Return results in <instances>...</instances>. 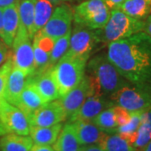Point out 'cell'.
Here are the masks:
<instances>
[{
	"label": "cell",
	"mask_w": 151,
	"mask_h": 151,
	"mask_svg": "<svg viewBox=\"0 0 151 151\" xmlns=\"http://www.w3.org/2000/svg\"><path fill=\"white\" fill-rule=\"evenodd\" d=\"M13 66H14V61H13V53H12V55L9 57V59L3 65H0V101L4 99V92H5L7 81Z\"/></svg>",
	"instance_id": "f1b7e54d"
},
{
	"label": "cell",
	"mask_w": 151,
	"mask_h": 151,
	"mask_svg": "<svg viewBox=\"0 0 151 151\" xmlns=\"http://www.w3.org/2000/svg\"><path fill=\"white\" fill-rule=\"evenodd\" d=\"M119 9L132 18L143 20L151 14V0H125Z\"/></svg>",
	"instance_id": "7402d4cb"
},
{
	"label": "cell",
	"mask_w": 151,
	"mask_h": 151,
	"mask_svg": "<svg viewBox=\"0 0 151 151\" xmlns=\"http://www.w3.org/2000/svg\"><path fill=\"white\" fill-rule=\"evenodd\" d=\"M70 35H71V29H70L65 35L56 40L50 55L49 65L50 68H52L59 61V60L67 52L70 45Z\"/></svg>",
	"instance_id": "4316f807"
},
{
	"label": "cell",
	"mask_w": 151,
	"mask_h": 151,
	"mask_svg": "<svg viewBox=\"0 0 151 151\" xmlns=\"http://www.w3.org/2000/svg\"><path fill=\"white\" fill-rule=\"evenodd\" d=\"M26 77L27 75L24 71L14 65L13 66L7 81L4 92V99L8 103L17 107L21 92L25 85Z\"/></svg>",
	"instance_id": "e0dca14e"
},
{
	"label": "cell",
	"mask_w": 151,
	"mask_h": 151,
	"mask_svg": "<svg viewBox=\"0 0 151 151\" xmlns=\"http://www.w3.org/2000/svg\"><path fill=\"white\" fill-rule=\"evenodd\" d=\"M104 151H136L134 146L122 138L119 134H105L98 144Z\"/></svg>",
	"instance_id": "d4e9b609"
},
{
	"label": "cell",
	"mask_w": 151,
	"mask_h": 151,
	"mask_svg": "<svg viewBox=\"0 0 151 151\" xmlns=\"http://www.w3.org/2000/svg\"><path fill=\"white\" fill-rule=\"evenodd\" d=\"M0 118L8 133L29 135L31 125L24 113L5 99L0 101Z\"/></svg>",
	"instance_id": "9c48e42d"
},
{
	"label": "cell",
	"mask_w": 151,
	"mask_h": 151,
	"mask_svg": "<svg viewBox=\"0 0 151 151\" xmlns=\"http://www.w3.org/2000/svg\"><path fill=\"white\" fill-rule=\"evenodd\" d=\"M12 55V52L9 50V47L6 45L5 44L3 43L0 45V65H2L9 57Z\"/></svg>",
	"instance_id": "d6a6232c"
},
{
	"label": "cell",
	"mask_w": 151,
	"mask_h": 151,
	"mask_svg": "<svg viewBox=\"0 0 151 151\" xmlns=\"http://www.w3.org/2000/svg\"><path fill=\"white\" fill-rule=\"evenodd\" d=\"M31 38L26 28L19 22V29L12 47L14 65L24 71L27 76L35 73V55Z\"/></svg>",
	"instance_id": "52a82bcc"
},
{
	"label": "cell",
	"mask_w": 151,
	"mask_h": 151,
	"mask_svg": "<svg viewBox=\"0 0 151 151\" xmlns=\"http://www.w3.org/2000/svg\"><path fill=\"white\" fill-rule=\"evenodd\" d=\"M125 0H105L106 4L109 9H119L120 6L123 4Z\"/></svg>",
	"instance_id": "e575fe53"
},
{
	"label": "cell",
	"mask_w": 151,
	"mask_h": 151,
	"mask_svg": "<svg viewBox=\"0 0 151 151\" xmlns=\"http://www.w3.org/2000/svg\"><path fill=\"white\" fill-rule=\"evenodd\" d=\"M88 60L65 53L51 68V72L59 91L60 97L80 83L85 75Z\"/></svg>",
	"instance_id": "3957f363"
},
{
	"label": "cell",
	"mask_w": 151,
	"mask_h": 151,
	"mask_svg": "<svg viewBox=\"0 0 151 151\" xmlns=\"http://www.w3.org/2000/svg\"><path fill=\"white\" fill-rule=\"evenodd\" d=\"M107 57L130 83L151 86V37L145 31L108 44Z\"/></svg>",
	"instance_id": "6da1fadb"
},
{
	"label": "cell",
	"mask_w": 151,
	"mask_h": 151,
	"mask_svg": "<svg viewBox=\"0 0 151 151\" xmlns=\"http://www.w3.org/2000/svg\"><path fill=\"white\" fill-rule=\"evenodd\" d=\"M3 43H4V41H3V40H2V39L0 38V45H2Z\"/></svg>",
	"instance_id": "ee69618b"
},
{
	"label": "cell",
	"mask_w": 151,
	"mask_h": 151,
	"mask_svg": "<svg viewBox=\"0 0 151 151\" xmlns=\"http://www.w3.org/2000/svg\"><path fill=\"white\" fill-rule=\"evenodd\" d=\"M73 10L68 4H60L55 9L46 24L40 30L42 35L58 40L70 29Z\"/></svg>",
	"instance_id": "30bf717a"
},
{
	"label": "cell",
	"mask_w": 151,
	"mask_h": 151,
	"mask_svg": "<svg viewBox=\"0 0 151 151\" xmlns=\"http://www.w3.org/2000/svg\"><path fill=\"white\" fill-rule=\"evenodd\" d=\"M142 151H151V141L143 149Z\"/></svg>",
	"instance_id": "7bdbcfd3"
},
{
	"label": "cell",
	"mask_w": 151,
	"mask_h": 151,
	"mask_svg": "<svg viewBox=\"0 0 151 151\" xmlns=\"http://www.w3.org/2000/svg\"><path fill=\"white\" fill-rule=\"evenodd\" d=\"M87 69L90 73L87 76L90 82L88 97L111 96L121 87L130 83L108 59L107 55L93 57L89 61Z\"/></svg>",
	"instance_id": "7a4b0ae2"
},
{
	"label": "cell",
	"mask_w": 151,
	"mask_h": 151,
	"mask_svg": "<svg viewBox=\"0 0 151 151\" xmlns=\"http://www.w3.org/2000/svg\"><path fill=\"white\" fill-rule=\"evenodd\" d=\"M67 119L65 110L60 100L45 103L29 116V121L31 126L50 127L60 124Z\"/></svg>",
	"instance_id": "8fae6325"
},
{
	"label": "cell",
	"mask_w": 151,
	"mask_h": 151,
	"mask_svg": "<svg viewBox=\"0 0 151 151\" xmlns=\"http://www.w3.org/2000/svg\"><path fill=\"white\" fill-rule=\"evenodd\" d=\"M45 103L32 81L27 76L17 108L22 110L29 119V116Z\"/></svg>",
	"instance_id": "9a60e30c"
},
{
	"label": "cell",
	"mask_w": 151,
	"mask_h": 151,
	"mask_svg": "<svg viewBox=\"0 0 151 151\" xmlns=\"http://www.w3.org/2000/svg\"><path fill=\"white\" fill-rule=\"evenodd\" d=\"M35 0H19L18 4L19 22L26 28L30 38H34L35 35Z\"/></svg>",
	"instance_id": "603a6c76"
},
{
	"label": "cell",
	"mask_w": 151,
	"mask_h": 151,
	"mask_svg": "<svg viewBox=\"0 0 151 151\" xmlns=\"http://www.w3.org/2000/svg\"><path fill=\"white\" fill-rule=\"evenodd\" d=\"M113 109L114 118L116 120V123L118 124V127L123 126L129 122L130 118H131V113L129 111H128L125 108L118 106V105L113 107Z\"/></svg>",
	"instance_id": "1f68e13d"
},
{
	"label": "cell",
	"mask_w": 151,
	"mask_h": 151,
	"mask_svg": "<svg viewBox=\"0 0 151 151\" xmlns=\"http://www.w3.org/2000/svg\"><path fill=\"white\" fill-rule=\"evenodd\" d=\"M3 14H4L3 41L9 48H10L13 45L19 25L18 4H14L4 8L3 9Z\"/></svg>",
	"instance_id": "ac0fdd59"
},
{
	"label": "cell",
	"mask_w": 151,
	"mask_h": 151,
	"mask_svg": "<svg viewBox=\"0 0 151 151\" xmlns=\"http://www.w3.org/2000/svg\"><path fill=\"white\" fill-rule=\"evenodd\" d=\"M112 106L113 103L107 101L103 97H87L81 107L68 119L69 122L72 123L76 120L91 121L103 110Z\"/></svg>",
	"instance_id": "5bb4252c"
},
{
	"label": "cell",
	"mask_w": 151,
	"mask_h": 151,
	"mask_svg": "<svg viewBox=\"0 0 151 151\" xmlns=\"http://www.w3.org/2000/svg\"><path fill=\"white\" fill-rule=\"evenodd\" d=\"M19 2V0H0V8L4 9L6 7L18 4Z\"/></svg>",
	"instance_id": "f35d334b"
},
{
	"label": "cell",
	"mask_w": 151,
	"mask_h": 151,
	"mask_svg": "<svg viewBox=\"0 0 151 151\" xmlns=\"http://www.w3.org/2000/svg\"><path fill=\"white\" fill-rule=\"evenodd\" d=\"M72 124L81 145L99 144L106 134L92 121L76 120Z\"/></svg>",
	"instance_id": "2e32d148"
},
{
	"label": "cell",
	"mask_w": 151,
	"mask_h": 151,
	"mask_svg": "<svg viewBox=\"0 0 151 151\" xmlns=\"http://www.w3.org/2000/svg\"><path fill=\"white\" fill-rule=\"evenodd\" d=\"M7 134H9V133L5 129L4 125L2 120H1V118H0V136H3V135Z\"/></svg>",
	"instance_id": "60d3db41"
},
{
	"label": "cell",
	"mask_w": 151,
	"mask_h": 151,
	"mask_svg": "<svg viewBox=\"0 0 151 151\" xmlns=\"http://www.w3.org/2000/svg\"><path fill=\"white\" fill-rule=\"evenodd\" d=\"M61 129L62 124L60 123L50 127L31 126L29 134L35 145H50L56 141Z\"/></svg>",
	"instance_id": "ffe728a7"
},
{
	"label": "cell",
	"mask_w": 151,
	"mask_h": 151,
	"mask_svg": "<svg viewBox=\"0 0 151 151\" xmlns=\"http://www.w3.org/2000/svg\"><path fill=\"white\" fill-rule=\"evenodd\" d=\"M54 11V4L48 0H35V30H40L46 24Z\"/></svg>",
	"instance_id": "cb8c5ba5"
},
{
	"label": "cell",
	"mask_w": 151,
	"mask_h": 151,
	"mask_svg": "<svg viewBox=\"0 0 151 151\" xmlns=\"http://www.w3.org/2000/svg\"><path fill=\"white\" fill-rule=\"evenodd\" d=\"M33 144L32 139L28 135L9 133L0 139V151H29Z\"/></svg>",
	"instance_id": "44dd1931"
},
{
	"label": "cell",
	"mask_w": 151,
	"mask_h": 151,
	"mask_svg": "<svg viewBox=\"0 0 151 151\" xmlns=\"http://www.w3.org/2000/svg\"><path fill=\"white\" fill-rule=\"evenodd\" d=\"M145 111H136L130 112L131 118L128 124L123 126H119L116 129L115 133H133L137 131L141 124V116Z\"/></svg>",
	"instance_id": "f546056e"
},
{
	"label": "cell",
	"mask_w": 151,
	"mask_h": 151,
	"mask_svg": "<svg viewBox=\"0 0 151 151\" xmlns=\"http://www.w3.org/2000/svg\"><path fill=\"white\" fill-rule=\"evenodd\" d=\"M113 104L129 112L147 111L151 108V86L129 83L110 96Z\"/></svg>",
	"instance_id": "5b68a950"
},
{
	"label": "cell",
	"mask_w": 151,
	"mask_h": 151,
	"mask_svg": "<svg viewBox=\"0 0 151 151\" xmlns=\"http://www.w3.org/2000/svg\"><path fill=\"white\" fill-rule=\"evenodd\" d=\"M145 20L132 18L119 9H113L105 26L100 29L102 42L111 43L144 30Z\"/></svg>",
	"instance_id": "277c9868"
},
{
	"label": "cell",
	"mask_w": 151,
	"mask_h": 151,
	"mask_svg": "<svg viewBox=\"0 0 151 151\" xmlns=\"http://www.w3.org/2000/svg\"><path fill=\"white\" fill-rule=\"evenodd\" d=\"M91 121L107 134H115L116 129L118 128L114 118L113 106L103 110Z\"/></svg>",
	"instance_id": "484cf974"
},
{
	"label": "cell",
	"mask_w": 151,
	"mask_h": 151,
	"mask_svg": "<svg viewBox=\"0 0 151 151\" xmlns=\"http://www.w3.org/2000/svg\"><path fill=\"white\" fill-rule=\"evenodd\" d=\"M90 88V82L87 75H84L82 80L78 85L60 97V102L65 110L66 118L69 119L88 97Z\"/></svg>",
	"instance_id": "7c38bea8"
},
{
	"label": "cell",
	"mask_w": 151,
	"mask_h": 151,
	"mask_svg": "<svg viewBox=\"0 0 151 151\" xmlns=\"http://www.w3.org/2000/svg\"><path fill=\"white\" fill-rule=\"evenodd\" d=\"M141 122L148 124L151 128V108L148 109L147 111H145L144 113H142Z\"/></svg>",
	"instance_id": "8d00e7d4"
},
{
	"label": "cell",
	"mask_w": 151,
	"mask_h": 151,
	"mask_svg": "<svg viewBox=\"0 0 151 151\" xmlns=\"http://www.w3.org/2000/svg\"><path fill=\"white\" fill-rule=\"evenodd\" d=\"M151 141V128L146 123L141 122L139 128L137 130V139L135 141L134 148L137 150H143Z\"/></svg>",
	"instance_id": "83f0119b"
},
{
	"label": "cell",
	"mask_w": 151,
	"mask_h": 151,
	"mask_svg": "<svg viewBox=\"0 0 151 151\" xmlns=\"http://www.w3.org/2000/svg\"><path fill=\"white\" fill-rule=\"evenodd\" d=\"M4 36V14L3 9L0 8V38L3 40Z\"/></svg>",
	"instance_id": "ab89813d"
},
{
	"label": "cell",
	"mask_w": 151,
	"mask_h": 151,
	"mask_svg": "<svg viewBox=\"0 0 151 151\" xmlns=\"http://www.w3.org/2000/svg\"><path fill=\"white\" fill-rule=\"evenodd\" d=\"M55 41H56V40L50 37V36H47V35H42L40 31H37L34 36L33 44L36 45L40 48L45 50V52L50 54L52 49L54 47Z\"/></svg>",
	"instance_id": "4dcf8cb0"
},
{
	"label": "cell",
	"mask_w": 151,
	"mask_h": 151,
	"mask_svg": "<svg viewBox=\"0 0 151 151\" xmlns=\"http://www.w3.org/2000/svg\"><path fill=\"white\" fill-rule=\"evenodd\" d=\"M50 3H52L53 4H59L63 2H66V1H72V0H48Z\"/></svg>",
	"instance_id": "b9f144b4"
},
{
	"label": "cell",
	"mask_w": 151,
	"mask_h": 151,
	"mask_svg": "<svg viewBox=\"0 0 151 151\" xmlns=\"http://www.w3.org/2000/svg\"><path fill=\"white\" fill-rule=\"evenodd\" d=\"M110 17L105 0H86L76 6L73 11L75 24L92 29H103Z\"/></svg>",
	"instance_id": "8992f818"
},
{
	"label": "cell",
	"mask_w": 151,
	"mask_h": 151,
	"mask_svg": "<svg viewBox=\"0 0 151 151\" xmlns=\"http://www.w3.org/2000/svg\"><path fill=\"white\" fill-rule=\"evenodd\" d=\"M145 32L149 35L151 37V14L148 16L145 20V25H144V30Z\"/></svg>",
	"instance_id": "74e56055"
},
{
	"label": "cell",
	"mask_w": 151,
	"mask_h": 151,
	"mask_svg": "<svg viewBox=\"0 0 151 151\" xmlns=\"http://www.w3.org/2000/svg\"><path fill=\"white\" fill-rule=\"evenodd\" d=\"M29 151H55L50 145H35L32 146Z\"/></svg>",
	"instance_id": "d590c367"
},
{
	"label": "cell",
	"mask_w": 151,
	"mask_h": 151,
	"mask_svg": "<svg viewBox=\"0 0 151 151\" xmlns=\"http://www.w3.org/2000/svg\"><path fill=\"white\" fill-rule=\"evenodd\" d=\"M45 103L55 101L60 97L59 91L55 81L51 68H49L39 73L29 76Z\"/></svg>",
	"instance_id": "4fadbf2b"
},
{
	"label": "cell",
	"mask_w": 151,
	"mask_h": 151,
	"mask_svg": "<svg viewBox=\"0 0 151 151\" xmlns=\"http://www.w3.org/2000/svg\"><path fill=\"white\" fill-rule=\"evenodd\" d=\"M53 149L55 151H80L81 145L72 123L68 122L62 127Z\"/></svg>",
	"instance_id": "d6986e66"
},
{
	"label": "cell",
	"mask_w": 151,
	"mask_h": 151,
	"mask_svg": "<svg viewBox=\"0 0 151 151\" xmlns=\"http://www.w3.org/2000/svg\"><path fill=\"white\" fill-rule=\"evenodd\" d=\"M100 29H92L75 24L74 29L71 31L69 49L66 53L86 60L89 59L97 45L102 42Z\"/></svg>",
	"instance_id": "ba28073f"
},
{
	"label": "cell",
	"mask_w": 151,
	"mask_h": 151,
	"mask_svg": "<svg viewBox=\"0 0 151 151\" xmlns=\"http://www.w3.org/2000/svg\"><path fill=\"white\" fill-rule=\"evenodd\" d=\"M80 151H104L103 148L99 145H87L81 146Z\"/></svg>",
	"instance_id": "836d02e7"
}]
</instances>
